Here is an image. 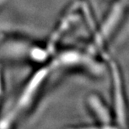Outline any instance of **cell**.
Instances as JSON below:
<instances>
[{"mask_svg":"<svg viewBox=\"0 0 129 129\" xmlns=\"http://www.w3.org/2000/svg\"><path fill=\"white\" fill-rule=\"evenodd\" d=\"M111 75L113 80V103L114 117L117 123L125 124L127 122V107L126 101V95L123 86L121 76L119 73L117 64L114 62L110 63Z\"/></svg>","mask_w":129,"mask_h":129,"instance_id":"1","label":"cell"},{"mask_svg":"<svg viewBox=\"0 0 129 129\" xmlns=\"http://www.w3.org/2000/svg\"><path fill=\"white\" fill-rule=\"evenodd\" d=\"M88 105L96 121L104 124V127H109L110 124H112L113 117L111 114L104 102L98 96H90L88 99Z\"/></svg>","mask_w":129,"mask_h":129,"instance_id":"2","label":"cell"}]
</instances>
